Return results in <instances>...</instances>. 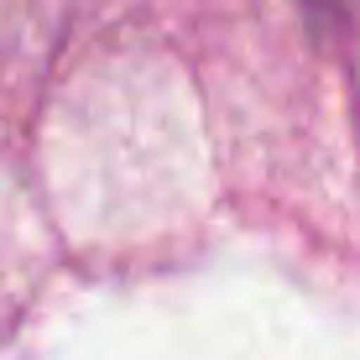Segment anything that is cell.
<instances>
[{
    "label": "cell",
    "instance_id": "1",
    "mask_svg": "<svg viewBox=\"0 0 360 360\" xmlns=\"http://www.w3.org/2000/svg\"><path fill=\"white\" fill-rule=\"evenodd\" d=\"M314 16H350V11H360V0H303Z\"/></svg>",
    "mask_w": 360,
    "mask_h": 360
}]
</instances>
